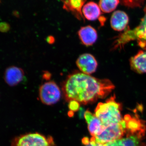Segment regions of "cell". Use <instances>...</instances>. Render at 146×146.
Wrapping results in <instances>:
<instances>
[{
	"label": "cell",
	"instance_id": "6da1fadb",
	"mask_svg": "<svg viewBox=\"0 0 146 146\" xmlns=\"http://www.w3.org/2000/svg\"><path fill=\"white\" fill-rule=\"evenodd\" d=\"M108 79H99L81 72L68 75L62 84V89L67 101L75 100L87 104L104 98L115 89Z\"/></svg>",
	"mask_w": 146,
	"mask_h": 146
},
{
	"label": "cell",
	"instance_id": "7a4b0ae2",
	"mask_svg": "<svg viewBox=\"0 0 146 146\" xmlns=\"http://www.w3.org/2000/svg\"><path fill=\"white\" fill-rule=\"evenodd\" d=\"M121 105L115 100V96H112L105 102L98 104L95 109V115L101 121L105 127L121 121Z\"/></svg>",
	"mask_w": 146,
	"mask_h": 146
},
{
	"label": "cell",
	"instance_id": "3957f363",
	"mask_svg": "<svg viewBox=\"0 0 146 146\" xmlns=\"http://www.w3.org/2000/svg\"><path fill=\"white\" fill-rule=\"evenodd\" d=\"M144 12L145 15L138 26L132 29L128 27L124 33L117 36L112 44V49H121L129 42L135 40L140 47L146 49V6Z\"/></svg>",
	"mask_w": 146,
	"mask_h": 146
},
{
	"label": "cell",
	"instance_id": "277c9868",
	"mask_svg": "<svg viewBox=\"0 0 146 146\" xmlns=\"http://www.w3.org/2000/svg\"><path fill=\"white\" fill-rule=\"evenodd\" d=\"M126 133V125L124 119L117 123L106 127L102 133L91 139L98 144H105L122 138Z\"/></svg>",
	"mask_w": 146,
	"mask_h": 146
},
{
	"label": "cell",
	"instance_id": "5b68a950",
	"mask_svg": "<svg viewBox=\"0 0 146 146\" xmlns=\"http://www.w3.org/2000/svg\"><path fill=\"white\" fill-rule=\"evenodd\" d=\"M52 137H46L39 133L25 134L16 138L12 146H54Z\"/></svg>",
	"mask_w": 146,
	"mask_h": 146
},
{
	"label": "cell",
	"instance_id": "8992f818",
	"mask_svg": "<svg viewBox=\"0 0 146 146\" xmlns=\"http://www.w3.org/2000/svg\"><path fill=\"white\" fill-rule=\"evenodd\" d=\"M39 96L43 104L50 105L56 103L60 100L61 92L59 87L54 82H47L40 86Z\"/></svg>",
	"mask_w": 146,
	"mask_h": 146
},
{
	"label": "cell",
	"instance_id": "52a82bcc",
	"mask_svg": "<svg viewBox=\"0 0 146 146\" xmlns=\"http://www.w3.org/2000/svg\"><path fill=\"white\" fill-rule=\"evenodd\" d=\"M126 125V134L137 135L143 138L145 134L146 126L143 120L140 119L136 115L132 117L127 115L124 118Z\"/></svg>",
	"mask_w": 146,
	"mask_h": 146
},
{
	"label": "cell",
	"instance_id": "ba28073f",
	"mask_svg": "<svg viewBox=\"0 0 146 146\" xmlns=\"http://www.w3.org/2000/svg\"><path fill=\"white\" fill-rule=\"evenodd\" d=\"M76 64L81 72L86 74H93L96 70L98 63L94 56L85 53L79 56Z\"/></svg>",
	"mask_w": 146,
	"mask_h": 146
},
{
	"label": "cell",
	"instance_id": "9c48e42d",
	"mask_svg": "<svg viewBox=\"0 0 146 146\" xmlns=\"http://www.w3.org/2000/svg\"><path fill=\"white\" fill-rule=\"evenodd\" d=\"M63 9L70 12L80 21H85L82 9L86 0H61Z\"/></svg>",
	"mask_w": 146,
	"mask_h": 146
},
{
	"label": "cell",
	"instance_id": "30bf717a",
	"mask_svg": "<svg viewBox=\"0 0 146 146\" xmlns=\"http://www.w3.org/2000/svg\"><path fill=\"white\" fill-rule=\"evenodd\" d=\"M84 116L88 124V129L92 137L99 135L106 128L101 120L89 110L85 112Z\"/></svg>",
	"mask_w": 146,
	"mask_h": 146
},
{
	"label": "cell",
	"instance_id": "8fae6325",
	"mask_svg": "<svg viewBox=\"0 0 146 146\" xmlns=\"http://www.w3.org/2000/svg\"><path fill=\"white\" fill-rule=\"evenodd\" d=\"M25 77L23 70L16 66H11L6 70L4 74V80L11 86L18 85L23 81Z\"/></svg>",
	"mask_w": 146,
	"mask_h": 146
},
{
	"label": "cell",
	"instance_id": "7c38bea8",
	"mask_svg": "<svg viewBox=\"0 0 146 146\" xmlns=\"http://www.w3.org/2000/svg\"><path fill=\"white\" fill-rule=\"evenodd\" d=\"M128 16L124 11H116L111 16L110 25L112 29L116 31H121L128 28Z\"/></svg>",
	"mask_w": 146,
	"mask_h": 146
},
{
	"label": "cell",
	"instance_id": "4fadbf2b",
	"mask_svg": "<svg viewBox=\"0 0 146 146\" xmlns=\"http://www.w3.org/2000/svg\"><path fill=\"white\" fill-rule=\"evenodd\" d=\"M78 35L82 43L86 46L94 44L98 39L96 30L91 26L82 27L78 31Z\"/></svg>",
	"mask_w": 146,
	"mask_h": 146
},
{
	"label": "cell",
	"instance_id": "5bb4252c",
	"mask_svg": "<svg viewBox=\"0 0 146 146\" xmlns=\"http://www.w3.org/2000/svg\"><path fill=\"white\" fill-rule=\"evenodd\" d=\"M131 68L139 74L146 73V49L139 51L130 58Z\"/></svg>",
	"mask_w": 146,
	"mask_h": 146
},
{
	"label": "cell",
	"instance_id": "9a60e30c",
	"mask_svg": "<svg viewBox=\"0 0 146 146\" xmlns=\"http://www.w3.org/2000/svg\"><path fill=\"white\" fill-rule=\"evenodd\" d=\"M82 12L84 18L90 21H96L101 16L99 6L93 1L85 4L82 8Z\"/></svg>",
	"mask_w": 146,
	"mask_h": 146
},
{
	"label": "cell",
	"instance_id": "2e32d148",
	"mask_svg": "<svg viewBox=\"0 0 146 146\" xmlns=\"http://www.w3.org/2000/svg\"><path fill=\"white\" fill-rule=\"evenodd\" d=\"M119 2V0H100L99 6L102 12L109 13L116 9Z\"/></svg>",
	"mask_w": 146,
	"mask_h": 146
},
{
	"label": "cell",
	"instance_id": "e0dca14e",
	"mask_svg": "<svg viewBox=\"0 0 146 146\" xmlns=\"http://www.w3.org/2000/svg\"><path fill=\"white\" fill-rule=\"evenodd\" d=\"M124 5L130 7L142 6L145 0H121Z\"/></svg>",
	"mask_w": 146,
	"mask_h": 146
},
{
	"label": "cell",
	"instance_id": "ac0fdd59",
	"mask_svg": "<svg viewBox=\"0 0 146 146\" xmlns=\"http://www.w3.org/2000/svg\"><path fill=\"white\" fill-rule=\"evenodd\" d=\"M98 146H125L122 138L105 144H98Z\"/></svg>",
	"mask_w": 146,
	"mask_h": 146
},
{
	"label": "cell",
	"instance_id": "d6986e66",
	"mask_svg": "<svg viewBox=\"0 0 146 146\" xmlns=\"http://www.w3.org/2000/svg\"><path fill=\"white\" fill-rule=\"evenodd\" d=\"M69 108L72 112H76L78 110L79 108L80 103L76 101H71L69 102Z\"/></svg>",
	"mask_w": 146,
	"mask_h": 146
},
{
	"label": "cell",
	"instance_id": "ffe728a7",
	"mask_svg": "<svg viewBox=\"0 0 146 146\" xmlns=\"http://www.w3.org/2000/svg\"><path fill=\"white\" fill-rule=\"evenodd\" d=\"M10 29V26L8 23H0V31L6 32L8 31Z\"/></svg>",
	"mask_w": 146,
	"mask_h": 146
},
{
	"label": "cell",
	"instance_id": "44dd1931",
	"mask_svg": "<svg viewBox=\"0 0 146 146\" xmlns=\"http://www.w3.org/2000/svg\"><path fill=\"white\" fill-rule=\"evenodd\" d=\"M51 76V74L49 72H45L43 74V78L46 80H49Z\"/></svg>",
	"mask_w": 146,
	"mask_h": 146
},
{
	"label": "cell",
	"instance_id": "7402d4cb",
	"mask_svg": "<svg viewBox=\"0 0 146 146\" xmlns=\"http://www.w3.org/2000/svg\"><path fill=\"white\" fill-rule=\"evenodd\" d=\"M86 146H98V144L91 138L89 143L86 145Z\"/></svg>",
	"mask_w": 146,
	"mask_h": 146
},
{
	"label": "cell",
	"instance_id": "603a6c76",
	"mask_svg": "<svg viewBox=\"0 0 146 146\" xmlns=\"http://www.w3.org/2000/svg\"><path fill=\"white\" fill-rule=\"evenodd\" d=\"M47 41L49 44H52L55 41L54 37L53 36H48L47 37Z\"/></svg>",
	"mask_w": 146,
	"mask_h": 146
},
{
	"label": "cell",
	"instance_id": "cb8c5ba5",
	"mask_svg": "<svg viewBox=\"0 0 146 146\" xmlns=\"http://www.w3.org/2000/svg\"><path fill=\"white\" fill-rule=\"evenodd\" d=\"M1 3V0H0V3Z\"/></svg>",
	"mask_w": 146,
	"mask_h": 146
}]
</instances>
